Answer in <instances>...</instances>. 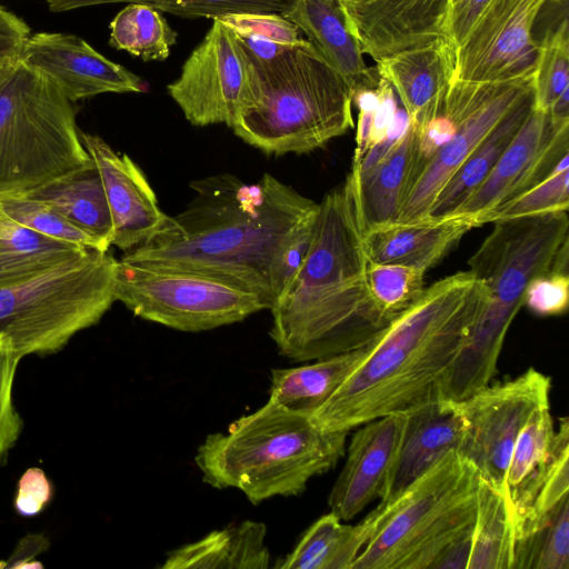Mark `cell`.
<instances>
[{
  "label": "cell",
  "instance_id": "cell-1",
  "mask_svg": "<svg viewBox=\"0 0 569 569\" xmlns=\"http://www.w3.org/2000/svg\"><path fill=\"white\" fill-rule=\"evenodd\" d=\"M190 187L186 209L121 259L220 278L270 309L308 249L318 203L269 173L251 184L221 173Z\"/></svg>",
  "mask_w": 569,
  "mask_h": 569
},
{
  "label": "cell",
  "instance_id": "cell-2",
  "mask_svg": "<svg viewBox=\"0 0 569 569\" xmlns=\"http://www.w3.org/2000/svg\"><path fill=\"white\" fill-rule=\"evenodd\" d=\"M486 300L485 286L469 270L432 283L369 343L311 420L323 430L350 431L439 399Z\"/></svg>",
  "mask_w": 569,
  "mask_h": 569
},
{
  "label": "cell",
  "instance_id": "cell-3",
  "mask_svg": "<svg viewBox=\"0 0 569 569\" xmlns=\"http://www.w3.org/2000/svg\"><path fill=\"white\" fill-rule=\"evenodd\" d=\"M368 258L347 182L318 203L308 249L269 309L270 337L293 361L318 360L368 345L393 319L373 300Z\"/></svg>",
  "mask_w": 569,
  "mask_h": 569
},
{
  "label": "cell",
  "instance_id": "cell-4",
  "mask_svg": "<svg viewBox=\"0 0 569 569\" xmlns=\"http://www.w3.org/2000/svg\"><path fill=\"white\" fill-rule=\"evenodd\" d=\"M468 260L487 290L486 303L443 377L439 398L459 402L495 377L508 329L525 301L528 283L549 271L568 272L567 211L495 221Z\"/></svg>",
  "mask_w": 569,
  "mask_h": 569
},
{
  "label": "cell",
  "instance_id": "cell-5",
  "mask_svg": "<svg viewBox=\"0 0 569 569\" xmlns=\"http://www.w3.org/2000/svg\"><path fill=\"white\" fill-rule=\"evenodd\" d=\"M242 52L248 89L231 129L246 143L303 154L353 128L352 89L309 40L269 60Z\"/></svg>",
  "mask_w": 569,
  "mask_h": 569
},
{
  "label": "cell",
  "instance_id": "cell-6",
  "mask_svg": "<svg viewBox=\"0 0 569 569\" xmlns=\"http://www.w3.org/2000/svg\"><path fill=\"white\" fill-rule=\"evenodd\" d=\"M348 432L323 430L310 417L268 400L227 431L208 435L194 461L203 482L237 489L258 505L302 493L345 456Z\"/></svg>",
  "mask_w": 569,
  "mask_h": 569
},
{
  "label": "cell",
  "instance_id": "cell-7",
  "mask_svg": "<svg viewBox=\"0 0 569 569\" xmlns=\"http://www.w3.org/2000/svg\"><path fill=\"white\" fill-rule=\"evenodd\" d=\"M480 472L459 451L446 455L393 502L377 506L376 531L351 569H438L471 547Z\"/></svg>",
  "mask_w": 569,
  "mask_h": 569
},
{
  "label": "cell",
  "instance_id": "cell-8",
  "mask_svg": "<svg viewBox=\"0 0 569 569\" xmlns=\"http://www.w3.org/2000/svg\"><path fill=\"white\" fill-rule=\"evenodd\" d=\"M72 103L19 58L0 63V198L26 194L93 162Z\"/></svg>",
  "mask_w": 569,
  "mask_h": 569
},
{
  "label": "cell",
  "instance_id": "cell-9",
  "mask_svg": "<svg viewBox=\"0 0 569 569\" xmlns=\"http://www.w3.org/2000/svg\"><path fill=\"white\" fill-rule=\"evenodd\" d=\"M117 260L90 249L24 283L0 289V341L21 358L60 351L114 299Z\"/></svg>",
  "mask_w": 569,
  "mask_h": 569
},
{
  "label": "cell",
  "instance_id": "cell-10",
  "mask_svg": "<svg viewBox=\"0 0 569 569\" xmlns=\"http://www.w3.org/2000/svg\"><path fill=\"white\" fill-rule=\"evenodd\" d=\"M114 299L134 316L187 332L240 322L268 309L256 293L220 278L117 260Z\"/></svg>",
  "mask_w": 569,
  "mask_h": 569
},
{
  "label": "cell",
  "instance_id": "cell-11",
  "mask_svg": "<svg viewBox=\"0 0 569 569\" xmlns=\"http://www.w3.org/2000/svg\"><path fill=\"white\" fill-rule=\"evenodd\" d=\"M536 66L492 81L453 79L447 90L456 129L405 193L395 223L427 220L436 197L490 130L520 101L533 93Z\"/></svg>",
  "mask_w": 569,
  "mask_h": 569
},
{
  "label": "cell",
  "instance_id": "cell-12",
  "mask_svg": "<svg viewBox=\"0 0 569 569\" xmlns=\"http://www.w3.org/2000/svg\"><path fill=\"white\" fill-rule=\"evenodd\" d=\"M550 389V378L530 367L458 402L466 421L460 453L497 489L508 493L506 476L517 437L535 410L549 406Z\"/></svg>",
  "mask_w": 569,
  "mask_h": 569
},
{
  "label": "cell",
  "instance_id": "cell-13",
  "mask_svg": "<svg viewBox=\"0 0 569 569\" xmlns=\"http://www.w3.org/2000/svg\"><path fill=\"white\" fill-rule=\"evenodd\" d=\"M184 61L169 96L193 126L233 124L248 89V69L234 32L219 19Z\"/></svg>",
  "mask_w": 569,
  "mask_h": 569
},
{
  "label": "cell",
  "instance_id": "cell-14",
  "mask_svg": "<svg viewBox=\"0 0 569 569\" xmlns=\"http://www.w3.org/2000/svg\"><path fill=\"white\" fill-rule=\"evenodd\" d=\"M548 2L561 0H489L456 47L453 79L492 81L536 66L532 29Z\"/></svg>",
  "mask_w": 569,
  "mask_h": 569
},
{
  "label": "cell",
  "instance_id": "cell-15",
  "mask_svg": "<svg viewBox=\"0 0 569 569\" xmlns=\"http://www.w3.org/2000/svg\"><path fill=\"white\" fill-rule=\"evenodd\" d=\"M568 147L569 122L553 123L547 112L532 108L489 174L453 216L481 226L487 214L552 172Z\"/></svg>",
  "mask_w": 569,
  "mask_h": 569
},
{
  "label": "cell",
  "instance_id": "cell-16",
  "mask_svg": "<svg viewBox=\"0 0 569 569\" xmlns=\"http://www.w3.org/2000/svg\"><path fill=\"white\" fill-rule=\"evenodd\" d=\"M19 59L53 80L71 102L104 92L147 90L139 76L107 59L74 34H30Z\"/></svg>",
  "mask_w": 569,
  "mask_h": 569
},
{
  "label": "cell",
  "instance_id": "cell-17",
  "mask_svg": "<svg viewBox=\"0 0 569 569\" xmlns=\"http://www.w3.org/2000/svg\"><path fill=\"white\" fill-rule=\"evenodd\" d=\"M450 0H341L349 28L375 61L446 37Z\"/></svg>",
  "mask_w": 569,
  "mask_h": 569
},
{
  "label": "cell",
  "instance_id": "cell-18",
  "mask_svg": "<svg viewBox=\"0 0 569 569\" xmlns=\"http://www.w3.org/2000/svg\"><path fill=\"white\" fill-rule=\"evenodd\" d=\"M100 173L113 223L112 246L127 252L150 240L168 216L139 166L98 136L80 131Z\"/></svg>",
  "mask_w": 569,
  "mask_h": 569
},
{
  "label": "cell",
  "instance_id": "cell-19",
  "mask_svg": "<svg viewBox=\"0 0 569 569\" xmlns=\"http://www.w3.org/2000/svg\"><path fill=\"white\" fill-rule=\"evenodd\" d=\"M406 413H392L358 427L347 459L329 495L330 511L342 521L353 519L380 499L395 460Z\"/></svg>",
  "mask_w": 569,
  "mask_h": 569
},
{
  "label": "cell",
  "instance_id": "cell-20",
  "mask_svg": "<svg viewBox=\"0 0 569 569\" xmlns=\"http://www.w3.org/2000/svg\"><path fill=\"white\" fill-rule=\"evenodd\" d=\"M466 421L458 402L436 399L406 412L400 443L379 506L393 502L446 455L462 448Z\"/></svg>",
  "mask_w": 569,
  "mask_h": 569
},
{
  "label": "cell",
  "instance_id": "cell-21",
  "mask_svg": "<svg viewBox=\"0 0 569 569\" xmlns=\"http://www.w3.org/2000/svg\"><path fill=\"white\" fill-rule=\"evenodd\" d=\"M376 62L377 72L392 86L413 123L441 99L453 80L456 47L440 37Z\"/></svg>",
  "mask_w": 569,
  "mask_h": 569
},
{
  "label": "cell",
  "instance_id": "cell-22",
  "mask_svg": "<svg viewBox=\"0 0 569 569\" xmlns=\"http://www.w3.org/2000/svg\"><path fill=\"white\" fill-rule=\"evenodd\" d=\"M280 14L302 30L317 50L347 81L352 91L371 84L376 68L363 60L360 42L351 32L338 0H282Z\"/></svg>",
  "mask_w": 569,
  "mask_h": 569
},
{
  "label": "cell",
  "instance_id": "cell-23",
  "mask_svg": "<svg viewBox=\"0 0 569 569\" xmlns=\"http://www.w3.org/2000/svg\"><path fill=\"white\" fill-rule=\"evenodd\" d=\"M476 223L462 216L415 223H392L362 234L370 262L428 269L438 263Z\"/></svg>",
  "mask_w": 569,
  "mask_h": 569
},
{
  "label": "cell",
  "instance_id": "cell-24",
  "mask_svg": "<svg viewBox=\"0 0 569 569\" xmlns=\"http://www.w3.org/2000/svg\"><path fill=\"white\" fill-rule=\"evenodd\" d=\"M413 149V127L371 170L346 178L361 234L396 222L406 189Z\"/></svg>",
  "mask_w": 569,
  "mask_h": 569
},
{
  "label": "cell",
  "instance_id": "cell-25",
  "mask_svg": "<svg viewBox=\"0 0 569 569\" xmlns=\"http://www.w3.org/2000/svg\"><path fill=\"white\" fill-rule=\"evenodd\" d=\"M266 537L264 523L247 520L172 550L160 568L266 569L271 561Z\"/></svg>",
  "mask_w": 569,
  "mask_h": 569
},
{
  "label": "cell",
  "instance_id": "cell-26",
  "mask_svg": "<svg viewBox=\"0 0 569 569\" xmlns=\"http://www.w3.org/2000/svg\"><path fill=\"white\" fill-rule=\"evenodd\" d=\"M41 201L93 238L103 251L112 246L113 223L97 166H90L19 196Z\"/></svg>",
  "mask_w": 569,
  "mask_h": 569
},
{
  "label": "cell",
  "instance_id": "cell-27",
  "mask_svg": "<svg viewBox=\"0 0 569 569\" xmlns=\"http://www.w3.org/2000/svg\"><path fill=\"white\" fill-rule=\"evenodd\" d=\"M373 509L357 525H345L331 511L315 521L276 569H351L379 523Z\"/></svg>",
  "mask_w": 569,
  "mask_h": 569
},
{
  "label": "cell",
  "instance_id": "cell-28",
  "mask_svg": "<svg viewBox=\"0 0 569 569\" xmlns=\"http://www.w3.org/2000/svg\"><path fill=\"white\" fill-rule=\"evenodd\" d=\"M568 492L569 421L563 417L547 460L508 493L515 543L536 530Z\"/></svg>",
  "mask_w": 569,
  "mask_h": 569
},
{
  "label": "cell",
  "instance_id": "cell-29",
  "mask_svg": "<svg viewBox=\"0 0 569 569\" xmlns=\"http://www.w3.org/2000/svg\"><path fill=\"white\" fill-rule=\"evenodd\" d=\"M533 108V93L516 104L479 142L436 197L427 220L453 216L482 183Z\"/></svg>",
  "mask_w": 569,
  "mask_h": 569
},
{
  "label": "cell",
  "instance_id": "cell-30",
  "mask_svg": "<svg viewBox=\"0 0 569 569\" xmlns=\"http://www.w3.org/2000/svg\"><path fill=\"white\" fill-rule=\"evenodd\" d=\"M369 343L318 359L310 365L272 369L269 400L289 411L311 418L360 362Z\"/></svg>",
  "mask_w": 569,
  "mask_h": 569
},
{
  "label": "cell",
  "instance_id": "cell-31",
  "mask_svg": "<svg viewBox=\"0 0 569 569\" xmlns=\"http://www.w3.org/2000/svg\"><path fill=\"white\" fill-rule=\"evenodd\" d=\"M89 250L24 227L0 208V289L28 282Z\"/></svg>",
  "mask_w": 569,
  "mask_h": 569
},
{
  "label": "cell",
  "instance_id": "cell-32",
  "mask_svg": "<svg viewBox=\"0 0 569 569\" xmlns=\"http://www.w3.org/2000/svg\"><path fill=\"white\" fill-rule=\"evenodd\" d=\"M508 498L480 478L467 569H512L515 533Z\"/></svg>",
  "mask_w": 569,
  "mask_h": 569
},
{
  "label": "cell",
  "instance_id": "cell-33",
  "mask_svg": "<svg viewBox=\"0 0 569 569\" xmlns=\"http://www.w3.org/2000/svg\"><path fill=\"white\" fill-rule=\"evenodd\" d=\"M177 37L178 33L157 9L129 3L110 22L109 44L143 61H163Z\"/></svg>",
  "mask_w": 569,
  "mask_h": 569
},
{
  "label": "cell",
  "instance_id": "cell-34",
  "mask_svg": "<svg viewBox=\"0 0 569 569\" xmlns=\"http://www.w3.org/2000/svg\"><path fill=\"white\" fill-rule=\"evenodd\" d=\"M512 569H569V497L515 543Z\"/></svg>",
  "mask_w": 569,
  "mask_h": 569
},
{
  "label": "cell",
  "instance_id": "cell-35",
  "mask_svg": "<svg viewBox=\"0 0 569 569\" xmlns=\"http://www.w3.org/2000/svg\"><path fill=\"white\" fill-rule=\"evenodd\" d=\"M141 3L183 18L214 19L228 13H276L282 0H47L52 12H63L106 3Z\"/></svg>",
  "mask_w": 569,
  "mask_h": 569
},
{
  "label": "cell",
  "instance_id": "cell-36",
  "mask_svg": "<svg viewBox=\"0 0 569 569\" xmlns=\"http://www.w3.org/2000/svg\"><path fill=\"white\" fill-rule=\"evenodd\" d=\"M217 19L259 60L272 59L303 40L298 27L277 13H228Z\"/></svg>",
  "mask_w": 569,
  "mask_h": 569
},
{
  "label": "cell",
  "instance_id": "cell-37",
  "mask_svg": "<svg viewBox=\"0 0 569 569\" xmlns=\"http://www.w3.org/2000/svg\"><path fill=\"white\" fill-rule=\"evenodd\" d=\"M569 91V26L565 17L537 43L533 108L548 112Z\"/></svg>",
  "mask_w": 569,
  "mask_h": 569
},
{
  "label": "cell",
  "instance_id": "cell-38",
  "mask_svg": "<svg viewBox=\"0 0 569 569\" xmlns=\"http://www.w3.org/2000/svg\"><path fill=\"white\" fill-rule=\"evenodd\" d=\"M549 408L543 406L535 410L517 437L506 476L508 493L535 472L550 455L556 429Z\"/></svg>",
  "mask_w": 569,
  "mask_h": 569
},
{
  "label": "cell",
  "instance_id": "cell-39",
  "mask_svg": "<svg viewBox=\"0 0 569 569\" xmlns=\"http://www.w3.org/2000/svg\"><path fill=\"white\" fill-rule=\"evenodd\" d=\"M569 153L542 181L487 214L481 224L520 217L568 211Z\"/></svg>",
  "mask_w": 569,
  "mask_h": 569
},
{
  "label": "cell",
  "instance_id": "cell-40",
  "mask_svg": "<svg viewBox=\"0 0 569 569\" xmlns=\"http://www.w3.org/2000/svg\"><path fill=\"white\" fill-rule=\"evenodd\" d=\"M426 271L396 263L368 262L367 281L378 307L395 318L422 295Z\"/></svg>",
  "mask_w": 569,
  "mask_h": 569
},
{
  "label": "cell",
  "instance_id": "cell-41",
  "mask_svg": "<svg viewBox=\"0 0 569 569\" xmlns=\"http://www.w3.org/2000/svg\"><path fill=\"white\" fill-rule=\"evenodd\" d=\"M0 208L16 222L47 237L106 252L52 207L23 197L0 198ZM108 252V251H107Z\"/></svg>",
  "mask_w": 569,
  "mask_h": 569
},
{
  "label": "cell",
  "instance_id": "cell-42",
  "mask_svg": "<svg viewBox=\"0 0 569 569\" xmlns=\"http://www.w3.org/2000/svg\"><path fill=\"white\" fill-rule=\"evenodd\" d=\"M21 357L0 341V463L16 445L22 430V420L12 399V386Z\"/></svg>",
  "mask_w": 569,
  "mask_h": 569
},
{
  "label": "cell",
  "instance_id": "cell-43",
  "mask_svg": "<svg viewBox=\"0 0 569 569\" xmlns=\"http://www.w3.org/2000/svg\"><path fill=\"white\" fill-rule=\"evenodd\" d=\"M568 272L552 270L535 277L527 286L523 305L536 315H562L568 309Z\"/></svg>",
  "mask_w": 569,
  "mask_h": 569
},
{
  "label": "cell",
  "instance_id": "cell-44",
  "mask_svg": "<svg viewBox=\"0 0 569 569\" xmlns=\"http://www.w3.org/2000/svg\"><path fill=\"white\" fill-rule=\"evenodd\" d=\"M52 496L53 488L46 472L32 467L18 481L13 506L20 516L34 517L47 507Z\"/></svg>",
  "mask_w": 569,
  "mask_h": 569
},
{
  "label": "cell",
  "instance_id": "cell-45",
  "mask_svg": "<svg viewBox=\"0 0 569 569\" xmlns=\"http://www.w3.org/2000/svg\"><path fill=\"white\" fill-rule=\"evenodd\" d=\"M489 0H450L445 34L457 47Z\"/></svg>",
  "mask_w": 569,
  "mask_h": 569
},
{
  "label": "cell",
  "instance_id": "cell-46",
  "mask_svg": "<svg viewBox=\"0 0 569 569\" xmlns=\"http://www.w3.org/2000/svg\"><path fill=\"white\" fill-rule=\"evenodd\" d=\"M30 36L27 23L16 14L0 12V63L19 58L22 47Z\"/></svg>",
  "mask_w": 569,
  "mask_h": 569
},
{
  "label": "cell",
  "instance_id": "cell-47",
  "mask_svg": "<svg viewBox=\"0 0 569 569\" xmlns=\"http://www.w3.org/2000/svg\"><path fill=\"white\" fill-rule=\"evenodd\" d=\"M49 547L43 535L31 533L23 537L16 546L8 560L0 562V568H42V563L34 559Z\"/></svg>",
  "mask_w": 569,
  "mask_h": 569
},
{
  "label": "cell",
  "instance_id": "cell-48",
  "mask_svg": "<svg viewBox=\"0 0 569 569\" xmlns=\"http://www.w3.org/2000/svg\"><path fill=\"white\" fill-rule=\"evenodd\" d=\"M4 9L0 6V12L3 11Z\"/></svg>",
  "mask_w": 569,
  "mask_h": 569
},
{
  "label": "cell",
  "instance_id": "cell-49",
  "mask_svg": "<svg viewBox=\"0 0 569 569\" xmlns=\"http://www.w3.org/2000/svg\"><path fill=\"white\" fill-rule=\"evenodd\" d=\"M338 1L340 2L341 0H338Z\"/></svg>",
  "mask_w": 569,
  "mask_h": 569
}]
</instances>
